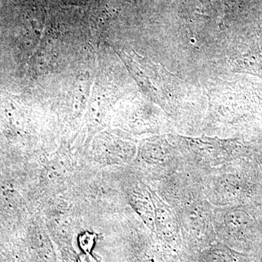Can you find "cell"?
Masks as SVG:
<instances>
[{
	"label": "cell",
	"instance_id": "obj_1",
	"mask_svg": "<svg viewBox=\"0 0 262 262\" xmlns=\"http://www.w3.org/2000/svg\"><path fill=\"white\" fill-rule=\"evenodd\" d=\"M96 241V235L94 234L85 232V233L80 236L79 238V244L80 248L87 253L91 252V250L94 248Z\"/></svg>",
	"mask_w": 262,
	"mask_h": 262
},
{
	"label": "cell",
	"instance_id": "obj_2",
	"mask_svg": "<svg viewBox=\"0 0 262 262\" xmlns=\"http://www.w3.org/2000/svg\"><path fill=\"white\" fill-rule=\"evenodd\" d=\"M78 262H98V261L92 255L86 253L84 254L80 255L78 258Z\"/></svg>",
	"mask_w": 262,
	"mask_h": 262
}]
</instances>
